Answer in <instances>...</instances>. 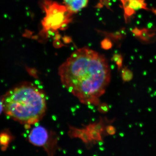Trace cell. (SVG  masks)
<instances>
[{
    "instance_id": "1",
    "label": "cell",
    "mask_w": 156,
    "mask_h": 156,
    "mask_svg": "<svg viewBox=\"0 0 156 156\" xmlns=\"http://www.w3.org/2000/svg\"><path fill=\"white\" fill-rule=\"evenodd\" d=\"M62 84L81 103L97 106L110 83L106 58L87 48L78 49L59 67Z\"/></svg>"
},
{
    "instance_id": "2",
    "label": "cell",
    "mask_w": 156,
    "mask_h": 156,
    "mask_svg": "<svg viewBox=\"0 0 156 156\" xmlns=\"http://www.w3.org/2000/svg\"><path fill=\"white\" fill-rule=\"evenodd\" d=\"M1 99L5 114L24 125L38 122L47 110L45 92L29 82L18 84L4 94Z\"/></svg>"
},
{
    "instance_id": "3",
    "label": "cell",
    "mask_w": 156,
    "mask_h": 156,
    "mask_svg": "<svg viewBox=\"0 0 156 156\" xmlns=\"http://www.w3.org/2000/svg\"><path fill=\"white\" fill-rule=\"evenodd\" d=\"M51 134L42 126H37L31 130L28 136V140L33 145L44 147L48 154L51 153Z\"/></svg>"
},
{
    "instance_id": "4",
    "label": "cell",
    "mask_w": 156,
    "mask_h": 156,
    "mask_svg": "<svg viewBox=\"0 0 156 156\" xmlns=\"http://www.w3.org/2000/svg\"><path fill=\"white\" fill-rule=\"evenodd\" d=\"M68 11L76 13L86 7L88 0H64Z\"/></svg>"
},
{
    "instance_id": "5",
    "label": "cell",
    "mask_w": 156,
    "mask_h": 156,
    "mask_svg": "<svg viewBox=\"0 0 156 156\" xmlns=\"http://www.w3.org/2000/svg\"><path fill=\"white\" fill-rule=\"evenodd\" d=\"M14 139L9 129H5L0 133V146L2 151H6L10 143Z\"/></svg>"
},
{
    "instance_id": "6",
    "label": "cell",
    "mask_w": 156,
    "mask_h": 156,
    "mask_svg": "<svg viewBox=\"0 0 156 156\" xmlns=\"http://www.w3.org/2000/svg\"><path fill=\"white\" fill-rule=\"evenodd\" d=\"M128 6L131 10H137L143 8L144 3L141 0H130Z\"/></svg>"
},
{
    "instance_id": "7",
    "label": "cell",
    "mask_w": 156,
    "mask_h": 156,
    "mask_svg": "<svg viewBox=\"0 0 156 156\" xmlns=\"http://www.w3.org/2000/svg\"><path fill=\"white\" fill-rule=\"evenodd\" d=\"M122 78L124 82H128L133 79V73L130 70L125 68L122 71Z\"/></svg>"
},
{
    "instance_id": "8",
    "label": "cell",
    "mask_w": 156,
    "mask_h": 156,
    "mask_svg": "<svg viewBox=\"0 0 156 156\" xmlns=\"http://www.w3.org/2000/svg\"><path fill=\"white\" fill-rule=\"evenodd\" d=\"M27 72L31 76L35 78H38V76L37 75V71L35 69H32L27 68Z\"/></svg>"
},
{
    "instance_id": "9",
    "label": "cell",
    "mask_w": 156,
    "mask_h": 156,
    "mask_svg": "<svg viewBox=\"0 0 156 156\" xmlns=\"http://www.w3.org/2000/svg\"><path fill=\"white\" fill-rule=\"evenodd\" d=\"M3 111V106L2 102V100L0 99V115L2 114V112Z\"/></svg>"
},
{
    "instance_id": "10",
    "label": "cell",
    "mask_w": 156,
    "mask_h": 156,
    "mask_svg": "<svg viewBox=\"0 0 156 156\" xmlns=\"http://www.w3.org/2000/svg\"><path fill=\"white\" fill-rule=\"evenodd\" d=\"M154 96H155L156 95V91L154 92Z\"/></svg>"
}]
</instances>
